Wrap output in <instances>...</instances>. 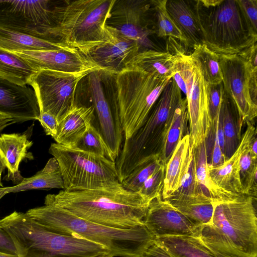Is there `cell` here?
I'll return each mask as SVG.
<instances>
[{
  "label": "cell",
  "instance_id": "f546056e",
  "mask_svg": "<svg viewBox=\"0 0 257 257\" xmlns=\"http://www.w3.org/2000/svg\"><path fill=\"white\" fill-rule=\"evenodd\" d=\"M37 72L25 59L0 47V77L24 86Z\"/></svg>",
  "mask_w": 257,
  "mask_h": 257
},
{
  "label": "cell",
  "instance_id": "7dc6e473",
  "mask_svg": "<svg viewBox=\"0 0 257 257\" xmlns=\"http://www.w3.org/2000/svg\"><path fill=\"white\" fill-rule=\"evenodd\" d=\"M14 123L12 118L0 113V134L4 128Z\"/></svg>",
  "mask_w": 257,
  "mask_h": 257
},
{
  "label": "cell",
  "instance_id": "484cf974",
  "mask_svg": "<svg viewBox=\"0 0 257 257\" xmlns=\"http://www.w3.org/2000/svg\"><path fill=\"white\" fill-rule=\"evenodd\" d=\"M194 150L196 179L202 194L209 198L213 202L231 200L241 195L227 191L218 186L213 182L209 172L205 141L194 149Z\"/></svg>",
  "mask_w": 257,
  "mask_h": 257
},
{
  "label": "cell",
  "instance_id": "9a60e30c",
  "mask_svg": "<svg viewBox=\"0 0 257 257\" xmlns=\"http://www.w3.org/2000/svg\"><path fill=\"white\" fill-rule=\"evenodd\" d=\"M100 71L88 74L87 84L97 117V128L115 161L121 149L123 132L120 119L115 114L105 94Z\"/></svg>",
  "mask_w": 257,
  "mask_h": 257
},
{
  "label": "cell",
  "instance_id": "b9f144b4",
  "mask_svg": "<svg viewBox=\"0 0 257 257\" xmlns=\"http://www.w3.org/2000/svg\"><path fill=\"white\" fill-rule=\"evenodd\" d=\"M237 1L249 26L255 33H257V1Z\"/></svg>",
  "mask_w": 257,
  "mask_h": 257
},
{
  "label": "cell",
  "instance_id": "681fc988",
  "mask_svg": "<svg viewBox=\"0 0 257 257\" xmlns=\"http://www.w3.org/2000/svg\"><path fill=\"white\" fill-rule=\"evenodd\" d=\"M0 257H18L17 254H8L0 252Z\"/></svg>",
  "mask_w": 257,
  "mask_h": 257
},
{
  "label": "cell",
  "instance_id": "5b68a950",
  "mask_svg": "<svg viewBox=\"0 0 257 257\" xmlns=\"http://www.w3.org/2000/svg\"><path fill=\"white\" fill-rule=\"evenodd\" d=\"M0 228L12 238L18 257H100L112 254L103 246L51 231L15 211L0 219Z\"/></svg>",
  "mask_w": 257,
  "mask_h": 257
},
{
  "label": "cell",
  "instance_id": "30bf717a",
  "mask_svg": "<svg viewBox=\"0 0 257 257\" xmlns=\"http://www.w3.org/2000/svg\"><path fill=\"white\" fill-rule=\"evenodd\" d=\"M257 45L236 54L218 55L225 93L233 102L238 123H253L257 115Z\"/></svg>",
  "mask_w": 257,
  "mask_h": 257
},
{
  "label": "cell",
  "instance_id": "6da1fadb",
  "mask_svg": "<svg viewBox=\"0 0 257 257\" xmlns=\"http://www.w3.org/2000/svg\"><path fill=\"white\" fill-rule=\"evenodd\" d=\"M150 202L139 192L114 188L61 191L48 194L44 204L59 206L84 220L110 227L128 229L144 225Z\"/></svg>",
  "mask_w": 257,
  "mask_h": 257
},
{
  "label": "cell",
  "instance_id": "f6af8a7d",
  "mask_svg": "<svg viewBox=\"0 0 257 257\" xmlns=\"http://www.w3.org/2000/svg\"><path fill=\"white\" fill-rule=\"evenodd\" d=\"M214 134L213 143L209 157L210 161L208 163L209 165L213 167L220 165L226 161L223 152H222L218 142L215 125H214Z\"/></svg>",
  "mask_w": 257,
  "mask_h": 257
},
{
  "label": "cell",
  "instance_id": "8d00e7d4",
  "mask_svg": "<svg viewBox=\"0 0 257 257\" xmlns=\"http://www.w3.org/2000/svg\"><path fill=\"white\" fill-rule=\"evenodd\" d=\"M239 168L244 194L256 200L257 157L252 155L249 147L240 157Z\"/></svg>",
  "mask_w": 257,
  "mask_h": 257
},
{
  "label": "cell",
  "instance_id": "1f68e13d",
  "mask_svg": "<svg viewBox=\"0 0 257 257\" xmlns=\"http://www.w3.org/2000/svg\"><path fill=\"white\" fill-rule=\"evenodd\" d=\"M155 239L164 245L175 257H219L198 237L164 236Z\"/></svg>",
  "mask_w": 257,
  "mask_h": 257
},
{
  "label": "cell",
  "instance_id": "cb8c5ba5",
  "mask_svg": "<svg viewBox=\"0 0 257 257\" xmlns=\"http://www.w3.org/2000/svg\"><path fill=\"white\" fill-rule=\"evenodd\" d=\"M166 200L199 226L208 223L211 219L214 203L203 194L186 195L175 193Z\"/></svg>",
  "mask_w": 257,
  "mask_h": 257
},
{
  "label": "cell",
  "instance_id": "74e56055",
  "mask_svg": "<svg viewBox=\"0 0 257 257\" xmlns=\"http://www.w3.org/2000/svg\"><path fill=\"white\" fill-rule=\"evenodd\" d=\"M74 148L104 157L115 162L101 135L93 122L88 126Z\"/></svg>",
  "mask_w": 257,
  "mask_h": 257
},
{
  "label": "cell",
  "instance_id": "7bdbcfd3",
  "mask_svg": "<svg viewBox=\"0 0 257 257\" xmlns=\"http://www.w3.org/2000/svg\"><path fill=\"white\" fill-rule=\"evenodd\" d=\"M38 120L47 135L50 136L54 139L57 136L59 121L52 114L48 112H41Z\"/></svg>",
  "mask_w": 257,
  "mask_h": 257
},
{
  "label": "cell",
  "instance_id": "4316f807",
  "mask_svg": "<svg viewBox=\"0 0 257 257\" xmlns=\"http://www.w3.org/2000/svg\"><path fill=\"white\" fill-rule=\"evenodd\" d=\"M6 193H16L29 190L58 188L64 189V181L59 165L57 160L50 159L43 169L34 176L24 178L16 185L4 187Z\"/></svg>",
  "mask_w": 257,
  "mask_h": 257
},
{
  "label": "cell",
  "instance_id": "3957f363",
  "mask_svg": "<svg viewBox=\"0 0 257 257\" xmlns=\"http://www.w3.org/2000/svg\"><path fill=\"white\" fill-rule=\"evenodd\" d=\"M252 197L214 203L210 221L198 237L219 257H257V216Z\"/></svg>",
  "mask_w": 257,
  "mask_h": 257
},
{
  "label": "cell",
  "instance_id": "4dcf8cb0",
  "mask_svg": "<svg viewBox=\"0 0 257 257\" xmlns=\"http://www.w3.org/2000/svg\"><path fill=\"white\" fill-rule=\"evenodd\" d=\"M173 62L174 56L169 50L162 52L148 49L140 51L129 66L158 77L172 78Z\"/></svg>",
  "mask_w": 257,
  "mask_h": 257
},
{
  "label": "cell",
  "instance_id": "ffe728a7",
  "mask_svg": "<svg viewBox=\"0 0 257 257\" xmlns=\"http://www.w3.org/2000/svg\"><path fill=\"white\" fill-rule=\"evenodd\" d=\"M246 126L240 143L233 155L220 165L213 167L208 164L210 177L215 184L237 195H244L240 177V159L256 136V129L253 123H248Z\"/></svg>",
  "mask_w": 257,
  "mask_h": 257
},
{
  "label": "cell",
  "instance_id": "836d02e7",
  "mask_svg": "<svg viewBox=\"0 0 257 257\" xmlns=\"http://www.w3.org/2000/svg\"><path fill=\"white\" fill-rule=\"evenodd\" d=\"M191 57L199 63L204 77L209 84L222 83V77L218 54L205 44L193 46Z\"/></svg>",
  "mask_w": 257,
  "mask_h": 257
},
{
  "label": "cell",
  "instance_id": "2e32d148",
  "mask_svg": "<svg viewBox=\"0 0 257 257\" xmlns=\"http://www.w3.org/2000/svg\"><path fill=\"white\" fill-rule=\"evenodd\" d=\"M151 1H117L110 12L106 25L116 29L122 35L137 42L140 46L147 45L149 29L147 15Z\"/></svg>",
  "mask_w": 257,
  "mask_h": 257
},
{
  "label": "cell",
  "instance_id": "44dd1931",
  "mask_svg": "<svg viewBox=\"0 0 257 257\" xmlns=\"http://www.w3.org/2000/svg\"><path fill=\"white\" fill-rule=\"evenodd\" d=\"M32 145L26 133L0 135V156L8 170L6 180L17 185L22 181L24 178L19 170V165L26 158L33 159L32 154L28 152Z\"/></svg>",
  "mask_w": 257,
  "mask_h": 257
},
{
  "label": "cell",
  "instance_id": "f907efd6",
  "mask_svg": "<svg viewBox=\"0 0 257 257\" xmlns=\"http://www.w3.org/2000/svg\"><path fill=\"white\" fill-rule=\"evenodd\" d=\"M7 194L4 187H0V199Z\"/></svg>",
  "mask_w": 257,
  "mask_h": 257
},
{
  "label": "cell",
  "instance_id": "8fae6325",
  "mask_svg": "<svg viewBox=\"0 0 257 257\" xmlns=\"http://www.w3.org/2000/svg\"><path fill=\"white\" fill-rule=\"evenodd\" d=\"M56 3L49 0H0V29L54 42L50 33L55 26Z\"/></svg>",
  "mask_w": 257,
  "mask_h": 257
},
{
  "label": "cell",
  "instance_id": "bcb514c9",
  "mask_svg": "<svg viewBox=\"0 0 257 257\" xmlns=\"http://www.w3.org/2000/svg\"><path fill=\"white\" fill-rule=\"evenodd\" d=\"M0 252L8 254H17L14 242L10 235L0 228Z\"/></svg>",
  "mask_w": 257,
  "mask_h": 257
},
{
  "label": "cell",
  "instance_id": "ee69618b",
  "mask_svg": "<svg viewBox=\"0 0 257 257\" xmlns=\"http://www.w3.org/2000/svg\"><path fill=\"white\" fill-rule=\"evenodd\" d=\"M142 257H175L160 242L154 239L144 251Z\"/></svg>",
  "mask_w": 257,
  "mask_h": 257
},
{
  "label": "cell",
  "instance_id": "7402d4cb",
  "mask_svg": "<svg viewBox=\"0 0 257 257\" xmlns=\"http://www.w3.org/2000/svg\"><path fill=\"white\" fill-rule=\"evenodd\" d=\"M167 12L185 37L188 47L204 44V36L194 1L169 0Z\"/></svg>",
  "mask_w": 257,
  "mask_h": 257
},
{
  "label": "cell",
  "instance_id": "603a6c76",
  "mask_svg": "<svg viewBox=\"0 0 257 257\" xmlns=\"http://www.w3.org/2000/svg\"><path fill=\"white\" fill-rule=\"evenodd\" d=\"M95 118L93 106L76 104L59 122L54 140L56 143L74 148Z\"/></svg>",
  "mask_w": 257,
  "mask_h": 257
},
{
  "label": "cell",
  "instance_id": "ac0fdd59",
  "mask_svg": "<svg viewBox=\"0 0 257 257\" xmlns=\"http://www.w3.org/2000/svg\"><path fill=\"white\" fill-rule=\"evenodd\" d=\"M13 52L25 59L37 71L47 69L77 73L101 70L77 49L70 47L57 50Z\"/></svg>",
  "mask_w": 257,
  "mask_h": 257
},
{
  "label": "cell",
  "instance_id": "ba28073f",
  "mask_svg": "<svg viewBox=\"0 0 257 257\" xmlns=\"http://www.w3.org/2000/svg\"><path fill=\"white\" fill-rule=\"evenodd\" d=\"M115 0H78L58 5L52 41L77 49L85 55L100 44Z\"/></svg>",
  "mask_w": 257,
  "mask_h": 257
},
{
  "label": "cell",
  "instance_id": "7c38bea8",
  "mask_svg": "<svg viewBox=\"0 0 257 257\" xmlns=\"http://www.w3.org/2000/svg\"><path fill=\"white\" fill-rule=\"evenodd\" d=\"M92 72L73 73L41 69L31 78L40 112L54 115L59 123L76 105L75 97L79 82Z\"/></svg>",
  "mask_w": 257,
  "mask_h": 257
},
{
  "label": "cell",
  "instance_id": "ab89813d",
  "mask_svg": "<svg viewBox=\"0 0 257 257\" xmlns=\"http://www.w3.org/2000/svg\"><path fill=\"white\" fill-rule=\"evenodd\" d=\"M165 165H163L149 177L138 192L149 202L156 198L161 197L164 185Z\"/></svg>",
  "mask_w": 257,
  "mask_h": 257
},
{
  "label": "cell",
  "instance_id": "83f0119b",
  "mask_svg": "<svg viewBox=\"0 0 257 257\" xmlns=\"http://www.w3.org/2000/svg\"><path fill=\"white\" fill-rule=\"evenodd\" d=\"M219 115L222 120L224 136V155L226 160L235 152L240 143L241 129L238 123L236 108L231 99L225 92Z\"/></svg>",
  "mask_w": 257,
  "mask_h": 257
},
{
  "label": "cell",
  "instance_id": "f35d334b",
  "mask_svg": "<svg viewBox=\"0 0 257 257\" xmlns=\"http://www.w3.org/2000/svg\"><path fill=\"white\" fill-rule=\"evenodd\" d=\"M175 193L186 195L202 194L196 179L195 150L191 146L188 152L186 167L181 186Z\"/></svg>",
  "mask_w": 257,
  "mask_h": 257
},
{
  "label": "cell",
  "instance_id": "e575fe53",
  "mask_svg": "<svg viewBox=\"0 0 257 257\" xmlns=\"http://www.w3.org/2000/svg\"><path fill=\"white\" fill-rule=\"evenodd\" d=\"M167 0H152L157 20V34L159 37H168L179 40L188 47L187 40L169 15L166 9Z\"/></svg>",
  "mask_w": 257,
  "mask_h": 257
},
{
  "label": "cell",
  "instance_id": "d590c367",
  "mask_svg": "<svg viewBox=\"0 0 257 257\" xmlns=\"http://www.w3.org/2000/svg\"><path fill=\"white\" fill-rule=\"evenodd\" d=\"M164 164L159 155L154 156L136 167L121 183L122 187L129 191L138 192L147 179Z\"/></svg>",
  "mask_w": 257,
  "mask_h": 257
},
{
  "label": "cell",
  "instance_id": "d6986e66",
  "mask_svg": "<svg viewBox=\"0 0 257 257\" xmlns=\"http://www.w3.org/2000/svg\"><path fill=\"white\" fill-rule=\"evenodd\" d=\"M0 113L15 123L38 120L40 112L34 90L0 77Z\"/></svg>",
  "mask_w": 257,
  "mask_h": 257
},
{
  "label": "cell",
  "instance_id": "c3c4849f",
  "mask_svg": "<svg viewBox=\"0 0 257 257\" xmlns=\"http://www.w3.org/2000/svg\"><path fill=\"white\" fill-rule=\"evenodd\" d=\"M6 168L1 156H0V187H4L3 185L1 182V176L3 172L5 170Z\"/></svg>",
  "mask_w": 257,
  "mask_h": 257
},
{
  "label": "cell",
  "instance_id": "60d3db41",
  "mask_svg": "<svg viewBox=\"0 0 257 257\" xmlns=\"http://www.w3.org/2000/svg\"><path fill=\"white\" fill-rule=\"evenodd\" d=\"M222 82L208 86V110L212 126L215 124L219 114L224 95Z\"/></svg>",
  "mask_w": 257,
  "mask_h": 257
},
{
  "label": "cell",
  "instance_id": "7a4b0ae2",
  "mask_svg": "<svg viewBox=\"0 0 257 257\" xmlns=\"http://www.w3.org/2000/svg\"><path fill=\"white\" fill-rule=\"evenodd\" d=\"M26 213L51 231L104 246L113 257H142L155 239L145 225L128 229L105 226L79 218L53 204H44Z\"/></svg>",
  "mask_w": 257,
  "mask_h": 257
},
{
  "label": "cell",
  "instance_id": "f1b7e54d",
  "mask_svg": "<svg viewBox=\"0 0 257 257\" xmlns=\"http://www.w3.org/2000/svg\"><path fill=\"white\" fill-rule=\"evenodd\" d=\"M69 46L62 43H54L28 35L0 29V47L10 51H51Z\"/></svg>",
  "mask_w": 257,
  "mask_h": 257
},
{
  "label": "cell",
  "instance_id": "e0dca14e",
  "mask_svg": "<svg viewBox=\"0 0 257 257\" xmlns=\"http://www.w3.org/2000/svg\"><path fill=\"white\" fill-rule=\"evenodd\" d=\"M143 222L155 238L164 236L198 237L200 227L161 197L150 202Z\"/></svg>",
  "mask_w": 257,
  "mask_h": 257
},
{
  "label": "cell",
  "instance_id": "8992f818",
  "mask_svg": "<svg viewBox=\"0 0 257 257\" xmlns=\"http://www.w3.org/2000/svg\"><path fill=\"white\" fill-rule=\"evenodd\" d=\"M182 98L181 91L171 78L144 123L131 137L124 140L115 162L120 183L138 165L160 155L175 110Z\"/></svg>",
  "mask_w": 257,
  "mask_h": 257
},
{
  "label": "cell",
  "instance_id": "277c9868",
  "mask_svg": "<svg viewBox=\"0 0 257 257\" xmlns=\"http://www.w3.org/2000/svg\"><path fill=\"white\" fill-rule=\"evenodd\" d=\"M100 72L106 97L127 140L144 123L172 77H158L133 66L117 73Z\"/></svg>",
  "mask_w": 257,
  "mask_h": 257
},
{
  "label": "cell",
  "instance_id": "5bb4252c",
  "mask_svg": "<svg viewBox=\"0 0 257 257\" xmlns=\"http://www.w3.org/2000/svg\"><path fill=\"white\" fill-rule=\"evenodd\" d=\"M140 47L137 42L106 24L102 42L84 56L99 66L101 71L114 74L130 65L140 52Z\"/></svg>",
  "mask_w": 257,
  "mask_h": 257
},
{
  "label": "cell",
  "instance_id": "d4e9b609",
  "mask_svg": "<svg viewBox=\"0 0 257 257\" xmlns=\"http://www.w3.org/2000/svg\"><path fill=\"white\" fill-rule=\"evenodd\" d=\"M190 147V136L188 131L179 142L165 165L164 185L161 195L163 199H167L180 188Z\"/></svg>",
  "mask_w": 257,
  "mask_h": 257
},
{
  "label": "cell",
  "instance_id": "52a82bcc",
  "mask_svg": "<svg viewBox=\"0 0 257 257\" xmlns=\"http://www.w3.org/2000/svg\"><path fill=\"white\" fill-rule=\"evenodd\" d=\"M204 44L218 55L236 54L256 44L257 33L237 0H195Z\"/></svg>",
  "mask_w": 257,
  "mask_h": 257
},
{
  "label": "cell",
  "instance_id": "816d5d0a",
  "mask_svg": "<svg viewBox=\"0 0 257 257\" xmlns=\"http://www.w3.org/2000/svg\"><path fill=\"white\" fill-rule=\"evenodd\" d=\"M100 257H113V256L112 254H109L107 255L102 256H100Z\"/></svg>",
  "mask_w": 257,
  "mask_h": 257
},
{
  "label": "cell",
  "instance_id": "4fadbf2b",
  "mask_svg": "<svg viewBox=\"0 0 257 257\" xmlns=\"http://www.w3.org/2000/svg\"><path fill=\"white\" fill-rule=\"evenodd\" d=\"M192 59L193 74L186 83L185 95L187 105L190 144L192 148L196 149L211 133L212 123L208 110L209 83L204 77L198 62L194 58Z\"/></svg>",
  "mask_w": 257,
  "mask_h": 257
},
{
  "label": "cell",
  "instance_id": "9c48e42d",
  "mask_svg": "<svg viewBox=\"0 0 257 257\" xmlns=\"http://www.w3.org/2000/svg\"><path fill=\"white\" fill-rule=\"evenodd\" d=\"M49 152L59 165L64 190L114 188L121 186L115 162L57 143L51 144Z\"/></svg>",
  "mask_w": 257,
  "mask_h": 257
},
{
  "label": "cell",
  "instance_id": "d6a6232c",
  "mask_svg": "<svg viewBox=\"0 0 257 257\" xmlns=\"http://www.w3.org/2000/svg\"><path fill=\"white\" fill-rule=\"evenodd\" d=\"M187 101L183 98L175 110L160 157L165 165L177 145L189 131Z\"/></svg>",
  "mask_w": 257,
  "mask_h": 257
}]
</instances>
